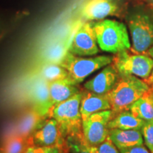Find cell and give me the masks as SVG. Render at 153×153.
Wrapping results in <instances>:
<instances>
[{"instance_id":"8","label":"cell","mask_w":153,"mask_h":153,"mask_svg":"<svg viewBox=\"0 0 153 153\" xmlns=\"http://www.w3.org/2000/svg\"><path fill=\"white\" fill-rule=\"evenodd\" d=\"M28 141L29 145L38 146H63L66 144L65 136L60 125L52 117L44 118Z\"/></svg>"},{"instance_id":"22","label":"cell","mask_w":153,"mask_h":153,"mask_svg":"<svg viewBox=\"0 0 153 153\" xmlns=\"http://www.w3.org/2000/svg\"><path fill=\"white\" fill-rule=\"evenodd\" d=\"M28 138L16 135L9 137L3 145V153H24L28 146Z\"/></svg>"},{"instance_id":"16","label":"cell","mask_w":153,"mask_h":153,"mask_svg":"<svg viewBox=\"0 0 153 153\" xmlns=\"http://www.w3.org/2000/svg\"><path fill=\"white\" fill-rule=\"evenodd\" d=\"M145 120L137 117L130 110H126L114 115L108 122V129L141 130Z\"/></svg>"},{"instance_id":"1","label":"cell","mask_w":153,"mask_h":153,"mask_svg":"<svg viewBox=\"0 0 153 153\" xmlns=\"http://www.w3.org/2000/svg\"><path fill=\"white\" fill-rule=\"evenodd\" d=\"M150 86L146 82L133 75H120L116 85L108 92L114 115L129 110L135 101L140 98Z\"/></svg>"},{"instance_id":"13","label":"cell","mask_w":153,"mask_h":153,"mask_svg":"<svg viewBox=\"0 0 153 153\" xmlns=\"http://www.w3.org/2000/svg\"><path fill=\"white\" fill-rule=\"evenodd\" d=\"M69 77L49 83L51 106L68 100L80 90Z\"/></svg>"},{"instance_id":"27","label":"cell","mask_w":153,"mask_h":153,"mask_svg":"<svg viewBox=\"0 0 153 153\" xmlns=\"http://www.w3.org/2000/svg\"><path fill=\"white\" fill-rule=\"evenodd\" d=\"M148 54L150 55V56L151 57H152L153 58V47L151 48L148 50ZM145 82H147V83L149 85H153V70H152V73L151 75L150 76V77L148 78L146 80H145Z\"/></svg>"},{"instance_id":"23","label":"cell","mask_w":153,"mask_h":153,"mask_svg":"<svg viewBox=\"0 0 153 153\" xmlns=\"http://www.w3.org/2000/svg\"><path fill=\"white\" fill-rule=\"evenodd\" d=\"M64 151L63 146H38L28 145L24 153H62Z\"/></svg>"},{"instance_id":"20","label":"cell","mask_w":153,"mask_h":153,"mask_svg":"<svg viewBox=\"0 0 153 153\" xmlns=\"http://www.w3.org/2000/svg\"><path fill=\"white\" fill-rule=\"evenodd\" d=\"M65 143L70 153H99L97 146L89 144L84 137L82 131L68 135Z\"/></svg>"},{"instance_id":"28","label":"cell","mask_w":153,"mask_h":153,"mask_svg":"<svg viewBox=\"0 0 153 153\" xmlns=\"http://www.w3.org/2000/svg\"><path fill=\"white\" fill-rule=\"evenodd\" d=\"M62 153H67V152H64V151H63V152H62Z\"/></svg>"},{"instance_id":"24","label":"cell","mask_w":153,"mask_h":153,"mask_svg":"<svg viewBox=\"0 0 153 153\" xmlns=\"http://www.w3.org/2000/svg\"><path fill=\"white\" fill-rule=\"evenodd\" d=\"M143 139H144L145 145H147L148 148L153 152V120L145 121L143 125L142 129Z\"/></svg>"},{"instance_id":"18","label":"cell","mask_w":153,"mask_h":153,"mask_svg":"<svg viewBox=\"0 0 153 153\" xmlns=\"http://www.w3.org/2000/svg\"><path fill=\"white\" fill-rule=\"evenodd\" d=\"M45 118L42 117L33 109L25 113L17 124L16 135L28 138Z\"/></svg>"},{"instance_id":"6","label":"cell","mask_w":153,"mask_h":153,"mask_svg":"<svg viewBox=\"0 0 153 153\" xmlns=\"http://www.w3.org/2000/svg\"><path fill=\"white\" fill-rule=\"evenodd\" d=\"M133 51L143 53L153 47V20L144 13H137L130 17Z\"/></svg>"},{"instance_id":"12","label":"cell","mask_w":153,"mask_h":153,"mask_svg":"<svg viewBox=\"0 0 153 153\" xmlns=\"http://www.w3.org/2000/svg\"><path fill=\"white\" fill-rule=\"evenodd\" d=\"M111 109L108 94H99L89 91H82L80 103V114L82 120H85L94 113Z\"/></svg>"},{"instance_id":"15","label":"cell","mask_w":153,"mask_h":153,"mask_svg":"<svg viewBox=\"0 0 153 153\" xmlns=\"http://www.w3.org/2000/svg\"><path fill=\"white\" fill-rule=\"evenodd\" d=\"M117 6L112 0H92L83 10V16L89 21L101 20L116 12Z\"/></svg>"},{"instance_id":"10","label":"cell","mask_w":153,"mask_h":153,"mask_svg":"<svg viewBox=\"0 0 153 153\" xmlns=\"http://www.w3.org/2000/svg\"><path fill=\"white\" fill-rule=\"evenodd\" d=\"M29 97L33 109L42 117H48L52 108L48 82L38 76H34L29 89Z\"/></svg>"},{"instance_id":"7","label":"cell","mask_w":153,"mask_h":153,"mask_svg":"<svg viewBox=\"0 0 153 153\" xmlns=\"http://www.w3.org/2000/svg\"><path fill=\"white\" fill-rule=\"evenodd\" d=\"M114 116L112 110L94 113L82 121V131L87 142L98 146L108 136V122Z\"/></svg>"},{"instance_id":"5","label":"cell","mask_w":153,"mask_h":153,"mask_svg":"<svg viewBox=\"0 0 153 153\" xmlns=\"http://www.w3.org/2000/svg\"><path fill=\"white\" fill-rule=\"evenodd\" d=\"M113 64L120 75H133L147 79L153 70V58L141 54H131L128 51L116 53Z\"/></svg>"},{"instance_id":"26","label":"cell","mask_w":153,"mask_h":153,"mask_svg":"<svg viewBox=\"0 0 153 153\" xmlns=\"http://www.w3.org/2000/svg\"><path fill=\"white\" fill-rule=\"evenodd\" d=\"M118 150L120 153H150L148 149L145 148L143 144L118 149Z\"/></svg>"},{"instance_id":"11","label":"cell","mask_w":153,"mask_h":153,"mask_svg":"<svg viewBox=\"0 0 153 153\" xmlns=\"http://www.w3.org/2000/svg\"><path fill=\"white\" fill-rule=\"evenodd\" d=\"M119 76L117 69L111 63L94 77L86 82L84 87L86 90L99 94H108L116 85Z\"/></svg>"},{"instance_id":"14","label":"cell","mask_w":153,"mask_h":153,"mask_svg":"<svg viewBox=\"0 0 153 153\" xmlns=\"http://www.w3.org/2000/svg\"><path fill=\"white\" fill-rule=\"evenodd\" d=\"M108 137L118 149L143 145L144 141L141 130L109 129Z\"/></svg>"},{"instance_id":"29","label":"cell","mask_w":153,"mask_h":153,"mask_svg":"<svg viewBox=\"0 0 153 153\" xmlns=\"http://www.w3.org/2000/svg\"><path fill=\"white\" fill-rule=\"evenodd\" d=\"M152 1H153V0H152Z\"/></svg>"},{"instance_id":"21","label":"cell","mask_w":153,"mask_h":153,"mask_svg":"<svg viewBox=\"0 0 153 153\" xmlns=\"http://www.w3.org/2000/svg\"><path fill=\"white\" fill-rule=\"evenodd\" d=\"M68 52L65 45L62 43H55L47 48L42 54V60L43 62H53L60 64Z\"/></svg>"},{"instance_id":"4","label":"cell","mask_w":153,"mask_h":153,"mask_svg":"<svg viewBox=\"0 0 153 153\" xmlns=\"http://www.w3.org/2000/svg\"><path fill=\"white\" fill-rule=\"evenodd\" d=\"M112 62L113 57L108 55L82 57L68 51L59 65L68 72L69 78L77 85L93 72Z\"/></svg>"},{"instance_id":"17","label":"cell","mask_w":153,"mask_h":153,"mask_svg":"<svg viewBox=\"0 0 153 153\" xmlns=\"http://www.w3.org/2000/svg\"><path fill=\"white\" fill-rule=\"evenodd\" d=\"M129 110L145 121L153 120V85L131 105Z\"/></svg>"},{"instance_id":"9","label":"cell","mask_w":153,"mask_h":153,"mask_svg":"<svg viewBox=\"0 0 153 153\" xmlns=\"http://www.w3.org/2000/svg\"><path fill=\"white\" fill-rule=\"evenodd\" d=\"M68 51L77 56L94 55L99 53L93 23L86 22L76 30Z\"/></svg>"},{"instance_id":"19","label":"cell","mask_w":153,"mask_h":153,"mask_svg":"<svg viewBox=\"0 0 153 153\" xmlns=\"http://www.w3.org/2000/svg\"><path fill=\"white\" fill-rule=\"evenodd\" d=\"M34 76H38L51 83L69 77V74L60 65L53 62H43L36 69Z\"/></svg>"},{"instance_id":"30","label":"cell","mask_w":153,"mask_h":153,"mask_svg":"<svg viewBox=\"0 0 153 153\" xmlns=\"http://www.w3.org/2000/svg\"><path fill=\"white\" fill-rule=\"evenodd\" d=\"M152 153H153V152H152Z\"/></svg>"},{"instance_id":"2","label":"cell","mask_w":153,"mask_h":153,"mask_svg":"<svg viewBox=\"0 0 153 153\" xmlns=\"http://www.w3.org/2000/svg\"><path fill=\"white\" fill-rule=\"evenodd\" d=\"M97 43L103 51L116 53L131 48L127 28L123 23L112 19H104L93 23Z\"/></svg>"},{"instance_id":"25","label":"cell","mask_w":153,"mask_h":153,"mask_svg":"<svg viewBox=\"0 0 153 153\" xmlns=\"http://www.w3.org/2000/svg\"><path fill=\"white\" fill-rule=\"evenodd\" d=\"M97 148L99 153H120L117 147L108 136L104 142L99 145Z\"/></svg>"},{"instance_id":"3","label":"cell","mask_w":153,"mask_h":153,"mask_svg":"<svg viewBox=\"0 0 153 153\" xmlns=\"http://www.w3.org/2000/svg\"><path fill=\"white\" fill-rule=\"evenodd\" d=\"M82 97V91H80L68 100L53 106L48 115L57 120L65 138L69 135L82 131L80 114Z\"/></svg>"}]
</instances>
